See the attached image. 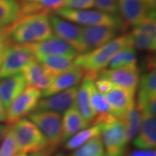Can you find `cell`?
Masks as SVG:
<instances>
[{
	"mask_svg": "<svg viewBox=\"0 0 156 156\" xmlns=\"http://www.w3.org/2000/svg\"><path fill=\"white\" fill-rule=\"evenodd\" d=\"M129 44H132L130 34L119 36L97 49L78 54L74 59V64L83 70L84 76L95 80L102 69H107L115 53Z\"/></svg>",
	"mask_w": 156,
	"mask_h": 156,
	"instance_id": "cell-1",
	"label": "cell"
},
{
	"mask_svg": "<svg viewBox=\"0 0 156 156\" xmlns=\"http://www.w3.org/2000/svg\"><path fill=\"white\" fill-rule=\"evenodd\" d=\"M53 30L48 14L21 17L11 26L10 37L16 44H30L50 38Z\"/></svg>",
	"mask_w": 156,
	"mask_h": 156,
	"instance_id": "cell-2",
	"label": "cell"
},
{
	"mask_svg": "<svg viewBox=\"0 0 156 156\" xmlns=\"http://www.w3.org/2000/svg\"><path fill=\"white\" fill-rule=\"evenodd\" d=\"M93 122L101 124L100 137L106 156H123L128 144L122 120L113 115L95 117Z\"/></svg>",
	"mask_w": 156,
	"mask_h": 156,
	"instance_id": "cell-3",
	"label": "cell"
},
{
	"mask_svg": "<svg viewBox=\"0 0 156 156\" xmlns=\"http://www.w3.org/2000/svg\"><path fill=\"white\" fill-rule=\"evenodd\" d=\"M58 17L83 27L107 26L115 30L123 29L122 18L118 15H110L98 10H72L61 8L55 11Z\"/></svg>",
	"mask_w": 156,
	"mask_h": 156,
	"instance_id": "cell-4",
	"label": "cell"
},
{
	"mask_svg": "<svg viewBox=\"0 0 156 156\" xmlns=\"http://www.w3.org/2000/svg\"><path fill=\"white\" fill-rule=\"evenodd\" d=\"M18 154H33L47 148L49 143L38 128L30 120L23 118L11 126Z\"/></svg>",
	"mask_w": 156,
	"mask_h": 156,
	"instance_id": "cell-5",
	"label": "cell"
},
{
	"mask_svg": "<svg viewBox=\"0 0 156 156\" xmlns=\"http://www.w3.org/2000/svg\"><path fill=\"white\" fill-rule=\"evenodd\" d=\"M29 120L38 128L50 147H56L62 142V124L59 113L49 110H35L29 115Z\"/></svg>",
	"mask_w": 156,
	"mask_h": 156,
	"instance_id": "cell-6",
	"label": "cell"
},
{
	"mask_svg": "<svg viewBox=\"0 0 156 156\" xmlns=\"http://www.w3.org/2000/svg\"><path fill=\"white\" fill-rule=\"evenodd\" d=\"M34 60L35 56L26 45L11 43L7 47L0 65V80L20 74Z\"/></svg>",
	"mask_w": 156,
	"mask_h": 156,
	"instance_id": "cell-7",
	"label": "cell"
},
{
	"mask_svg": "<svg viewBox=\"0 0 156 156\" xmlns=\"http://www.w3.org/2000/svg\"><path fill=\"white\" fill-rule=\"evenodd\" d=\"M42 97V91L27 86L6 109L5 122L12 125L30 115L37 108Z\"/></svg>",
	"mask_w": 156,
	"mask_h": 156,
	"instance_id": "cell-8",
	"label": "cell"
},
{
	"mask_svg": "<svg viewBox=\"0 0 156 156\" xmlns=\"http://www.w3.org/2000/svg\"><path fill=\"white\" fill-rule=\"evenodd\" d=\"M134 49L147 52L156 50L155 12H152L142 22L134 27L130 33Z\"/></svg>",
	"mask_w": 156,
	"mask_h": 156,
	"instance_id": "cell-9",
	"label": "cell"
},
{
	"mask_svg": "<svg viewBox=\"0 0 156 156\" xmlns=\"http://www.w3.org/2000/svg\"><path fill=\"white\" fill-rule=\"evenodd\" d=\"M97 77L107 79L110 83L134 94L138 89L140 69L138 65H131L117 69H104Z\"/></svg>",
	"mask_w": 156,
	"mask_h": 156,
	"instance_id": "cell-10",
	"label": "cell"
},
{
	"mask_svg": "<svg viewBox=\"0 0 156 156\" xmlns=\"http://www.w3.org/2000/svg\"><path fill=\"white\" fill-rule=\"evenodd\" d=\"M25 45L32 52L36 60L47 56H67L76 57L78 55L71 45L56 36H52L50 38L39 43Z\"/></svg>",
	"mask_w": 156,
	"mask_h": 156,
	"instance_id": "cell-11",
	"label": "cell"
},
{
	"mask_svg": "<svg viewBox=\"0 0 156 156\" xmlns=\"http://www.w3.org/2000/svg\"><path fill=\"white\" fill-rule=\"evenodd\" d=\"M50 22L53 33L56 34V37L71 45L77 54H81L83 52L82 26L65 20L56 15L50 16Z\"/></svg>",
	"mask_w": 156,
	"mask_h": 156,
	"instance_id": "cell-12",
	"label": "cell"
},
{
	"mask_svg": "<svg viewBox=\"0 0 156 156\" xmlns=\"http://www.w3.org/2000/svg\"><path fill=\"white\" fill-rule=\"evenodd\" d=\"M118 13L121 15L123 29L135 27L142 22L152 12L146 5L143 0H116Z\"/></svg>",
	"mask_w": 156,
	"mask_h": 156,
	"instance_id": "cell-13",
	"label": "cell"
},
{
	"mask_svg": "<svg viewBox=\"0 0 156 156\" xmlns=\"http://www.w3.org/2000/svg\"><path fill=\"white\" fill-rule=\"evenodd\" d=\"M117 37V30L107 26L82 27L83 52L85 53L106 44ZM81 53V54H82Z\"/></svg>",
	"mask_w": 156,
	"mask_h": 156,
	"instance_id": "cell-14",
	"label": "cell"
},
{
	"mask_svg": "<svg viewBox=\"0 0 156 156\" xmlns=\"http://www.w3.org/2000/svg\"><path fill=\"white\" fill-rule=\"evenodd\" d=\"M79 86L66 89L55 95L40 99L36 110H49V111L60 112L66 111L69 108L76 105V100Z\"/></svg>",
	"mask_w": 156,
	"mask_h": 156,
	"instance_id": "cell-15",
	"label": "cell"
},
{
	"mask_svg": "<svg viewBox=\"0 0 156 156\" xmlns=\"http://www.w3.org/2000/svg\"><path fill=\"white\" fill-rule=\"evenodd\" d=\"M83 77V70L81 68L74 65L72 68L57 74L52 78L48 88L42 92V96L47 97L77 86Z\"/></svg>",
	"mask_w": 156,
	"mask_h": 156,
	"instance_id": "cell-16",
	"label": "cell"
},
{
	"mask_svg": "<svg viewBox=\"0 0 156 156\" xmlns=\"http://www.w3.org/2000/svg\"><path fill=\"white\" fill-rule=\"evenodd\" d=\"M111 114L116 118H122L125 114L135 103L134 94L130 93L126 89L114 85L111 89L104 94Z\"/></svg>",
	"mask_w": 156,
	"mask_h": 156,
	"instance_id": "cell-17",
	"label": "cell"
},
{
	"mask_svg": "<svg viewBox=\"0 0 156 156\" xmlns=\"http://www.w3.org/2000/svg\"><path fill=\"white\" fill-rule=\"evenodd\" d=\"M27 86L44 91L48 88L54 76L50 74L39 62L34 60L22 70Z\"/></svg>",
	"mask_w": 156,
	"mask_h": 156,
	"instance_id": "cell-18",
	"label": "cell"
},
{
	"mask_svg": "<svg viewBox=\"0 0 156 156\" xmlns=\"http://www.w3.org/2000/svg\"><path fill=\"white\" fill-rule=\"evenodd\" d=\"M134 146L137 149H154L156 146L155 115L142 114L139 132L134 138Z\"/></svg>",
	"mask_w": 156,
	"mask_h": 156,
	"instance_id": "cell-19",
	"label": "cell"
},
{
	"mask_svg": "<svg viewBox=\"0 0 156 156\" xmlns=\"http://www.w3.org/2000/svg\"><path fill=\"white\" fill-rule=\"evenodd\" d=\"M26 87L27 84L21 73L0 80V101L5 110Z\"/></svg>",
	"mask_w": 156,
	"mask_h": 156,
	"instance_id": "cell-20",
	"label": "cell"
},
{
	"mask_svg": "<svg viewBox=\"0 0 156 156\" xmlns=\"http://www.w3.org/2000/svg\"><path fill=\"white\" fill-rule=\"evenodd\" d=\"M138 98L136 105L141 111L150 103L156 100V73L155 70H149L140 76L138 85Z\"/></svg>",
	"mask_w": 156,
	"mask_h": 156,
	"instance_id": "cell-21",
	"label": "cell"
},
{
	"mask_svg": "<svg viewBox=\"0 0 156 156\" xmlns=\"http://www.w3.org/2000/svg\"><path fill=\"white\" fill-rule=\"evenodd\" d=\"M62 141H66L74 134L89 126V123L84 120L76 105L64 111L63 116L62 118Z\"/></svg>",
	"mask_w": 156,
	"mask_h": 156,
	"instance_id": "cell-22",
	"label": "cell"
},
{
	"mask_svg": "<svg viewBox=\"0 0 156 156\" xmlns=\"http://www.w3.org/2000/svg\"><path fill=\"white\" fill-rule=\"evenodd\" d=\"M66 0H37L22 2L20 5V18L37 14H47L63 7Z\"/></svg>",
	"mask_w": 156,
	"mask_h": 156,
	"instance_id": "cell-23",
	"label": "cell"
},
{
	"mask_svg": "<svg viewBox=\"0 0 156 156\" xmlns=\"http://www.w3.org/2000/svg\"><path fill=\"white\" fill-rule=\"evenodd\" d=\"M88 85H89V77L84 76L83 82L78 88L76 107L77 108L78 111L80 112L84 120L88 123H90L94 122V120L95 119V115L89 102Z\"/></svg>",
	"mask_w": 156,
	"mask_h": 156,
	"instance_id": "cell-24",
	"label": "cell"
},
{
	"mask_svg": "<svg viewBox=\"0 0 156 156\" xmlns=\"http://www.w3.org/2000/svg\"><path fill=\"white\" fill-rule=\"evenodd\" d=\"M101 124L99 122H93L91 126L82 129L76 134L68 139L64 144V148L66 150L73 151L78 148L79 147L85 144L87 141L95 138L96 136H100Z\"/></svg>",
	"mask_w": 156,
	"mask_h": 156,
	"instance_id": "cell-25",
	"label": "cell"
},
{
	"mask_svg": "<svg viewBox=\"0 0 156 156\" xmlns=\"http://www.w3.org/2000/svg\"><path fill=\"white\" fill-rule=\"evenodd\" d=\"M94 81L95 80L93 78L89 77L88 88H89V102L93 111L95 113V117H102L112 115L110 107L108 105L106 97L96 89Z\"/></svg>",
	"mask_w": 156,
	"mask_h": 156,
	"instance_id": "cell-26",
	"label": "cell"
},
{
	"mask_svg": "<svg viewBox=\"0 0 156 156\" xmlns=\"http://www.w3.org/2000/svg\"><path fill=\"white\" fill-rule=\"evenodd\" d=\"M75 57L67 56H47L37 59L54 76L72 68Z\"/></svg>",
	"mask_w": 156,
	"mask_h": 156,
	"instance_id": "cell-27",
	"label": "cell"
},
{
	"mask_svg": "<svg viewBox=\"0 0 156 156\" xmlns=\"http://www.w3.org/2000/svg\"><path fill=\"white\" fill-rule=\"evenodd\" d=\"M20 18V5L17 0H0V29L11 27Z\"/></svg>",
	"mask_w": 156,
	"mask_h": 156,
	"instance_id": "cell-28",
	"label": "cell"
},
{
	"mask_svg": "<svg viewBox=\"0 0 156 156\" xmlns=\"http://www.w3.org/2000/svg\"><path fill=\"white\" fill-rule=\"evenodd\" d=\"M121 119L124 123L127 139L129 142L132 140H134L136 134L139 132L141 120H142V113L136 105V103H134L131 107V108L125 114V115Z\"/></svg>",
	"mask_w": 156,
	"mask_h": 156,
	"instance_id": "cell-29",
	"label": "cell"
},
{
	"mask_svg": "<svg viewBox=\"0 0 156 156\" xmlns=\"http://www.w3.org/2000/svg\"><path fill=\"white\" fill-rule=\"evenodd\" d=\"M137 55L135 49L132 44L127 45L115 53L112 57L108 64V69L126 67L131 65H137Z\"/></svg>",
	"mask_w": 156,
	"mask_h": 156,
	"instance_id": "cell-30",
	"label": "cell"
},
{
	"mask_svg": "<svg viewBox=\"0 0 156 156\" xmlns=\"http://www.w3.org/2000/svg\"><path fill=\"white\" fill-rule=\"evenodd\" d=\"M105 150L100 136L87 141L85 144L73 150L70 156H104Z\"/></svg>",
	"mask_w": 156,
	"mask_h": 156,
	"instance_id": "cell-31",
	"label": "cell"
},
{
	"mask_svg": "<svg viewBox=\"0 0 156 156\" xmlns=\"http://www.w3.org/2000/svg\"><path fill=\"white\" fill-rule=\"evenodd\" d=\"M17 154L18 152L16 140L10 126L7 133L0 142V156H15Z\"/></svg>",
	"mask_w": 156,
	"mask_h": 156,
	"instance_id": "cell-32",
	"label": "cell"
},
{
	"mask_svg": "<svg viewBox=\"0 0 156 156\" xmlns=\"http://www.w3.org/2000/svg\"><path fill=\"white\" fill-rule=\"evenodd\" d=\"M95 7L98 11L110 15H118V6L116 0H94Z\"/></svg>",
	"mask_w": 156,
	"mask_h": 156,
	"instance_id": "cell-33",
	"label": "cell"
},
{
	"mask_svg": "<svg viewBox=\"0 0 156 156\" xmlns=\"http://www.w3.org/2000/svg\"><path fill=\"white\" fill-rule=\"evenodd\" d=\"M95 7L94 0H66L62 8L72 10H89Z\"/></svg>",
	"mask_w": 156,
	"mask_h": 156,
	"instance_id": "cell-34",
	"label": "cell"
},
{
	"mask_svg": "<svg viewBox=\"0 0 156 156\" xmlns=\"http://www.w3.org/2000/svg\"><path fill=\"white\" fill-rule=\"evenodd\" d=\"M10 31H11V27L4 29L2 31H0V65L7 47L11 44Z\"/></svg>",
	"mask_w": 156,
	"mask_h": 156,
	"instance_id": "cell-35",
	"label": "cell"
},
{
	"mask_svg": "<svg viewBox=\"0 0 156 156\" xmlns=\"http://www.w3.org/2000/svg\"><path fill=\"white\" fill-rule=\"evenodd\" d=\"M123 156H156L155 149H137V150L125 153Z\"/></svg>",
	"mask_w": 156,
	"mask_h": 156,
	"instance_id": "cell-36",
	"label": "cell"
},
{
	"mask_svg": "<svg viewBox=\"0 0 156 156\" xmlns=\"http://www.w3.org/2000/svg\"><path fill=\"white\" fill-rule=\"evenodd\" d=\"M55 151L54 148L48 147L47 148H45L44 150L38 151V152H36L33 154H30V156H51L52 153Z\"/></svg>",
	"mask_w": 156,
	"mask_h": 156,
	"instance_id": "cell-37",
	"label": "cell"
},
{
	"mask_svg": "<svg viewBox=\"0 0 156 156\" xmlns=\"http://www.w3.org/2000/svg\"><path fill=\"white\" fill-rule=\"evenodd\" d=\"M143 1L151 11H155L156 0H143Z\"/></svg>",
	"mask_w": 156,
	"mask_h": 156,
	"instance_id": "cell-38",
	"label": "cell"
},
{
	"mask_svg": "<svg viewBox=\"0 0 156 156\" xmlns=\"http://www.w3.org/2000/svg\"><path fill=\"white\" fill-rule=\"evenodd\" d=\"M6 110L0 101V122H5Z\"/></svg>",
	"mask_w": 156,
	"mask_h": 156,
	"instance_id": "cell-39",
	"label": "cell"
},
{
	"mask_svg": "<svg viewBox=\"0 0 156 156\" xmlns=\"http://www.w3.org/2000/svg\"><path fill=\"white\" fill-rule=\"evenodd\" d=\"M10 128V126H6V125H3V124H0V142L2 141V140L4 138V136L7 133L8 129Z\"/></svg>",
	"mask_w": 156,
	"mask_h": 156,
	"instance_id": "cell-40",
	"label": "cell"
},
{
	"mask_svg": "<svg viewBox=\"0 0 156 156\" xmlns=\"http://www.w3.org/2000/svg\"><path fill=\"white\" fill-rule=\"evenodd\" d=\"M54 156H67L66 154H64L63 153H62V152H59V153H57V154H56Z\"/></svg>",
	"mask_w": 156,
	"mask_h": 156,
	"instance_id": "cell-41",
	"label": "cell"
},
{
	"mask_svg": "<svg viewBox=\"0 0 156 156\" xmlns=\"http://www.w3.org/2000/svg\"><path fill=\"white\" fill-rule=\"evenodd\" d=\"M15 156H27L25 154H16Z\"/></svg>",
	"mask_w": 156,
	"mask_h": 156,
	"instance_id": "cell-42",
	"label": "cell"
},
{
	"mask_svg": "<svg viewBox=\"0 0 156 156\" xmlns=\"http://www.w3.org/2000/svg\"><path fill=\"white\" fill-rule=\"evenodd\" d=\"M21 2H29L30 0H20Z\"/></svg>",
	"mask_w": 156,
	"mask_h": 156,
	"instance_id": "cell-43",
	"label": "cell"
},
{
	"mask_svg": "<svg viewBox=\"0 0 156 156\" xmlns=\"http://www.w3.org/2000/svg\"><path fill=\"white\" fill-rule=\"evenodd\" d=\"M31 1H37V0H30L29 2H31Z\"/></svg>",
	"mask_w": 156,
	"mask_h": 156,
	"instance_id": "cell-44",
	"label": "cell"
},
{
	"mask_svg": "<svg viewBox=\"0 0 156 156\" xmlns=\"http://www.w3.org/2000/svg\"><path fill=\"white\" fill-rule=\"evenodd\" d=\"M3 30H4V29H0V31H2Z\"/></svg>",
	"mask_w": 156,
	"mask_h": 156,
	"instance_id": "cell-45",
	"label": "cell"
},
{
	"mask_svg": "<svg viewBox=\"0 0 156 156\" xmlns=\"http://www.w3.org/2000/svg\"><path fill=\"white\" fill-rule=\"evenodd\" d=\"M104 156H106V155H104Z\"/></svg>",
	"mask_w": 156,
	"mask_h": 156,
	"instance_id": "cell-46",
	"label": "cell"
}]
</instances>
